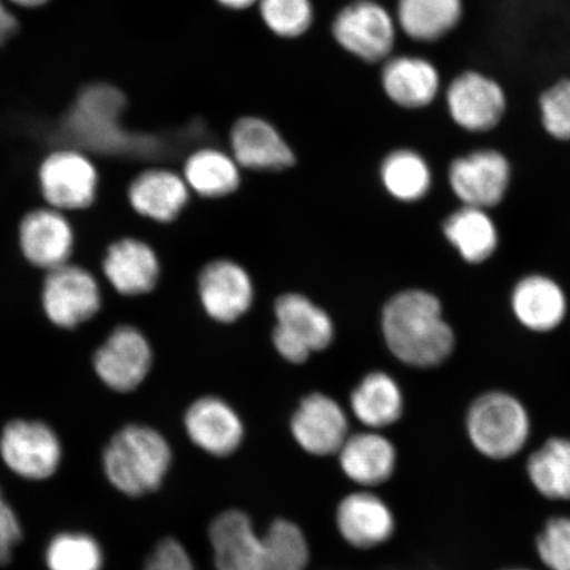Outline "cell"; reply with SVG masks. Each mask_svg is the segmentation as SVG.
I'll use <instances>...</instances> for the list:
<instances>
[{
	"mask_svg": "<svg viewBox=\"0 0 570 570\" xmlns=\"http://www.w3.org/2000/svg\"><path fill=\"white\" fill-rule=\"evenodd\" d=\"M213 570H309L312 548L303 527L276 517L259 529L247 511L226 509L208 527Z\"/></svg>",
	"mask_w": 570,
	"mask_h": 570,
	"instance_id": "6da1fadb",
	"label": "cell"
},
{
	"mask_svg": "<svg viewBox=\"0 0 570 570\" xmlns=\"http://www.w3.org/2000/svg\"><path fill=\"white\" fill-rule=\"evenodd\" d=\"M382 332L389 351L412 367L443 365L455 347L443 305L424 289H407L391 297L382 312Z\"/></svg>",
	"mask_w": 570,
	"mask_h": 570,
	"instance_id": "7a4b0ae2",
	"label": "cell"
},
{
	"mask_svg": "<svg viewBox=\"0 0 570 570\" xmlns=\"http://www.w3.org/2000/svg\"><path fill=\"white\" fill-rule=\"evenodd\" d=\"M175 465L169 440L147 424H127L112 434L102 453L107 481L120 494L148 497L166 484Z\"/></svg>",
	"mask_w": 570,
	"mask_h": 570,
	"instance_id": "3957f363",
	"label": "cell"
},
{
	"mask_svg": "<svg viewBox=\"0 0 570 570\" xmlns=\"http://www.w3.org/2000/svg\"><path fill=\"white\" fill-rule=\"evenodd\" d=\"M466 439L473 451L491 462H508L525 451L532 420L524 403L508 391L483 392L465 415Z\"/></svg>",
	"mask_w": 570,
	"mask_h": 570,
	"instance_id": "277c9868",
	"label": "cell"
},
{
	"mask_svg": "<svg viewBox=\"0 0 570 570\" xmlns=\"http://www.w3.org/2000/svg\"><path fill=\"white\" fill-rule=\"evenodd\" d=\"M395 16L376 0H353L342 7L332 23V35L347 53L367 63H383L394 52Z\"/></svg>",
	"mask_w": 570,
	"mask_h": 570,
	"instance_id": "5b68a950",
	"label": "cell"
},
{
	"mask_svg": "<svg viewBox=\"0 0 570 570\" xmlns=\"http://www.w3.org/2000/svg\"><path fill=\"white\" fill-rule=\"evenodd\" d=\"M273 342L282 358L301 365L312 353L324 351L334 338L330 315L308 297L284 294L275 303Z\"/></svg>",
	"mask_w": 570,
	"mask_h": 570,
	"instance_id": "8992f818",
	"label": "cell"
},
{
	"mask_svg": "<svg viewBox=\"0 0 570 570\" xmlns=\"http://www.w3.org/2000/svg\"><path fill=\"white\" fill-rule=\"evenodd\" d=\"M0 459L20 479L46 481L61 466V440L51 425L40 420H11L0 433Z\"/></svg>",
	"mask_w": 570,
	"mask_h": 570,
	"instance_id": "52a82bcc",
	"label": "cell"
},
{
	"mask_svg": "<svg viewBox=\"0 0 570 570\" xmlns=\"http://www.w3.org/2000/svg\"><path fill=\"white\" fill-rule=\"evenodd\" d=\"M288 433L294 444L312 459H336L352 433L347 411L324 392L301 399L289 417Z\"/></svg>",
	"mask_w": 570,
	"mask_h": 570,
	"instance_id": "ba28073f",
	"label": "cell"
},
{
	"mask_svg": "<svg viewBox=\"0 0 570 570\" xmlns=\"http://www.w3.org/2000/svg\"><path fill=\"white\" fill-rule=\"evenodd\" d=\"M397 517L377 490L353 489L334 510V527L345 546L358 552L381 550L397 533Z\"/></svg>",
	"mask_w": 570,
	"mask_h": 570,
	"instance_id": "9c48e42d",
	"label": "cell"
},
{
	"mask_svg": "<svg viewBox=\"0 0 570 570\" xmlns=\"http://www.w3.org/2000/svg\"><path fill=\"white\" fill-rule=\"evenodd\" d=\"M185 436L197 452L213 460H229L244 448L247 428L238 410L216 395L197 397L185 410Z\"/></svg>",
	"mask_w": 570,
	"mask_h": 570,
	"instance_id": "30bf717a",
	"label": "cell"
},
{
	"mask_svg": "<svg viewBox=\"0 0 570 570\" xmlns=\"http://www.w3.org/2000/svg\"><path fill=\"white\" fill-rule=\"evenodd\" d=\"M445 104L453 124L470 134L494 130L509 109L502 85L479 70H465L454 77L445 89Z\"/></svg>",
	"mask_w": 570,
	"mask_h": 570,
	"instance_id": "8fae6325",
	"label": "cell"
},
{
	"mask_svg": "<svg viewBox=\"0 0 570 570\" xmlns=\"http://www.w3.org/2000/svg\"><path fill=\"white\" fill-rule=\"evenodd\" d=\"M41 298L48 320L62 330H76L87 323L102 305L96 277L88 269L69 263L48 271Z\"/></svg>",
	"mask_w": 570,
	"mask_h": 570,
	"instance_id": "7c38bea8",
	"label": "cell"
},
{
	"mask_svg": "<svg viewBox=\"0 0 570 570\" xmlns=\"http://www.w3.org/2000/svg\"><path fill=\"white\" fill-rule=\"evenodd\" d=\"M511 175V164L502 153L483 148L455 158L448 178L462 205L489 210L503 202Z\"/></svg>",
	"mask_w": 570,
	"mask_h": 570,
	"instance_id": "4fadbf2b",
	"label": "cell"
},
{
	"mask_svg": "<svg viewBox=\"0 0 570 570\" xmlns=\"http://www.w3.org/2000/svg\"><path fill=\"white\" fill-rule=\"evenodd\" d=\"M153 347L138 327L120 325L107 337L92 358L105 386L120 394L137 390L151 372Z\"/></svg>",
	"mask_w": 570,
	"mask_h": 570,
	"instance_id": "5bb4252c",
	"label": "cell"
},
{
	"mask_svg": "<svg viewBox=\"0 0 570 570\" xmlns=\"http://www.w3.org/2000/svg\"><path fill=\"white\" fill-rule=\"evenodd\" d=\"M336 462L354 489L381 490L395 479L401 452L387 434L362 430L351 433Z\"/></svg>",
	"mask_w": 570,
	"mask_h": 570,
	"instance_id": "9a60e30c",
	"label": "cell"
},
{
	"mask_svg": "<svg viewBox=\"0 0 570 570\" xmlns=\"http://www.w3.org/2000/svg\"><path fill=\"white\" fill-rule=\"evenodd\" d=\"M125 98L106 85H97L82 92L67 120L70 134L98 149H125L135 139L120 130L119 112Z\"/></svg>",
	"mask_w": 570,
	"mask_h": 570,
	"instance_id": "2e32d148",
	"label": "cell"
},
{
	"mask_svg": "<svg viewBox=\"0 0 570 570\" xmlns=\"http://www.w3.org/2000/svg\"><path fill=\"white\" fill-rule=\"evenodd\" d=\"M39 180L42 196L53 209L81 210L96 202L97 169L76 151L49 155L40 168Z\"/></svg>",
	"mask_w": 570,
	"mask_h": 570,
	"instance_id": "e0dca14e",
	"label": "cell"
},
{
	"mask_svg": "<svg viewBox=\"0 0 570 570\" xmlns=\"http://www.w3.org/2000/svg\"><path fill=\"white\" fill-rule=\"evenodd\" d=\"M198 295L206 315L217 323L233 324L252 308L254 284L237 262L217 259L199 274Z\"/></svg>",
	"mask_w": 570,
	"mask_h": 570,
	"instance_id": "ac0fdd59",
	"label": "cell"
},
{
	"mask_svg": "<svg viewBox=\"0 0 570 570\" xmlns=\"http://www.w3.org/2000/svg\"><path fill=\"white\" fill-rule=\"evenodd\" d=\"M232 155L240 168L279 173L294 167L295 153L277 128L261 117H244L230 131Z\"/></svg>",
	"mask_w": 570,
	"mask_h": 570,
	"instance_id": "d6986e66",
	"label": "cell"
},
{
	"mask_svg": "<svg viewBox=\"0 0 570 570\" xmlns=\"http://www.w3.org/2000/svg\"><path fill=\"white\" fill-rule=\"evenodd\" d=\"M19 244L31 265L51 271L67 265L73 253V227L60 210L36 209L21 219Z\"/></svg>",
	"mask_w": 570,
	"mask_h": 570,
	"instance_id": "ffe728a7",
	"label": "cell"
},
{
	"mask_svg": "<svg viewBox=\"0 0 570 570\" xmlns=\"http://www.w3.org/2000/svg\"><path fill=\"white\" fill-rule=\"evenodd\" d=\"M381 83L390 101L405 110H423L440 96L441 76L436 66L420 56H391L383 62Z\"/></svg>",
	"mask_w": 570,
	"mask_h": 570,
	"instance_id": "44dd1931",
	"label": "cell"
},
{
	"mask_svg": "<svg viewBox=\"0 0 570 570\" xmlns=\"http://www.w3.org/2000/svg\"><path fill=\"white\" fill-rule=\"evenodd\" d=\"M104 274L111 287L124 296L151 292L160 277V261L155 249L137 238H124L107 248Z\"/></svg>",
	"mask_w": 570,
	"mask_h": 570,
	"instance_id": "7402d4cb",
	"label": "cell"
},
{
	"mask_svg": "<svg viewBox=\"0 0 570 570\" xmlns=\"http://www.w3.org/2000/svg\"><path fill=\"white\" fill-rule=\"evenodd\" d=\"M511 309L525 330L548 333L566 320L568 301L558 282L533 274L517 283L511 294Z\"/></svg>",
	"mask_w": 570,
	"mask_h": 570,
	"instance_id": "603a6c76",
	"label": "cell"
},
{
	"mask_svg": "<svg viewBox=\"0 0 570 570\" xmlns=\"http://www.w3.org/2000/svg\"><path fill=\"white\" fill-rule=\"evenodd\" d=\"M348 407L363 430L381 431L401 422L405 399L394 377L383 372L363 376L348 396Z\"/></svg>",
	"mask_w": 570,
	"mask_h": 570,
	"instance_id": "cb8c5ba5",
	"label": "cell"
},
{
	"mask_svg": "<svg viewBox=\"0 0 570 570\" xmlns=\"http://www.w3.org/2000/svg\"><path fill=\"white\" fill-rule=\"evenodd\" d=\"M189 190L184 177L173 170L149 169L131 183L128 202L140 216L155 223L169 224L187 206Z\"/></svg>",
	"mask_w": 570,
	"mask_h": 570,
	"instance_id": "d4e9b609",
	"label": "cell"
},
{
	"mask_svg": "<svg viewBox=\"0 0 570 570\" xmlns=\"http://www.w3.org/2000/svg\"><path fill=\"white\" fill-rule=\"evenodd\" d=\"M463 0H397L395 19L407 38L431 45L446 38L461 24Z\"/></svg>",
	"mask_w": 570,
	"mask_h": 570,
	"instance_id": "484cf974",
	"label": "cell"
},
{
	"mask_svg": "<svg viewBox=\"0 0 570 570\" xmlns=\"http://www.w3.org/2000/svg\"><path fill=\"white\" fill-rule=\"evenodd\" d=\"M527 481L548 502L570 503V438L551 436L527 455Z\"/></svg>",
	"mask_w": 570,
	"mask_h": 570,
	"instance_id": "4316f807",
	"label": "cell"
},
{
	"mask_svg": "<svg viewBox=\"0 0 570 570\" xmlns=\"http://www.w3.org/2000/svg\"><path fill=\"white\" fill-rule=\"evenodd\" d=\"M444 235L470 265L490 259L499 244L498 229L488 210L466 205L445 219Z\"/></svg>",
	"mask_w": 570,
	"mask_h": 570,
	"instance_id": "83f0119b",
	"label": "cell"
},
{
	"mask_svg": "<svg viewBox=\"0 0 570 570\" xmlns=\"http://www.w3.org/2000/svg\"><path fill=\"white\" fill-rule=\"evenodd\" d=\"M189 189L205 198L233 195L240 185V167L233 155L206 147L191 154L184 166Z\"/></svg>",
	"mask_w": 570,
	"mask_h": 570,
	"instance_id": "f1b7e54d",
	"label": "cell"
},
{
	"mask_svg": "<svg viewBox=\"0 0 570 570\" xmlns=\"http://www.w3.org/2000/svg\"><path fill=\"white\" fill-rule=\"evenodd\" d=\"M381 180L387 194L397 202L416 203L432 188V169L423 155L410 148H399L384 158Z\"/></svg>",
	"mask_w": 570,
	"mask_h": 570,
	"instance_id": "f546056e",
	"label": "cell"
},
{
	"mask_svg": "<svg viewBox=\"0 0 570 570\" xmlns=\"http://www.w3.org/2000/svg\"><path fill=\"white\" fill-rule=\"evenodd\" d=\"M48 570H102L101 544L87 532L67 531L55 534L46 548Z\"/></svg>",
	"mask_w": 570,
	"mask_h": 570,
	"instance_id": "4dcf8cb0",
	"label": "cell"
},
{
	"mask_svg": "<svg viewBox=\"0 0 570 570\" xmlns=\"http://www.w3.org/2000/svg\"><path fill=\"white\" fill-rule=\"evenodd\" d=\"M259 16L268 30L282 39H297L315 21L312 0H259Z\"/></svg>",
	"mask_w": 570,
	"mask_h": 570,
	"instance_id": "1f68e13d",
	"label": "cell"
},
{
	"mask_svg": "<svg viewBox=\"0 0 570 570\" xmlns=\"http://www.w3.org/2000/svg\"><path fill=\"white\" fill-rule=\"evenodd\" d=\"M534 553L547 570H570V515L546 520L534 538Z\"/></svg>",
	"mask_w": 570,
	"mask_h": 570,
	"instance_id": "d6a6232c",
	"label": "cell"
},
{
	"mask_svg": "<svg viewBox=\"0 0 570 570\" xmlns=\"http://www.w3.org/2000/svg\"><path fill=\"white\" fill-rule=\"evenodd\" d=\"M539 116L551 138L570 141V78H561L541 92Z\"/></svg>",
	"mask_w": 570,
	"mask_h": 570,
	"instance_id": "836d02e7",
	"label": "cell"
},
{
	"mask_svg": "<svg viewBox=\"0 0 570 570\" xmlns=\"http://www.w3.org/2000/svg\"><path fill=\"white\" fill-rule=\"evenodd\" d=\"M141 570H199V567L188 547L168 534L156 541Z\"/></svg>",
	"mask_w": 570,
	"mask_h": 570,
	"instance_id": "e575fe53",
	"label": "cell"
},
{
	"mask_svg": "<svg viewBox=\"0 0 570 570\" xmlns=\"http://www.w3.org/2000/svg\"><path fill=\"white\" fill-rule=\"evenodd\" d=\"M23 540V529L17 512L6 501L2 488H0V568L7 567L12 561L13 551Z\"/></svg>",
	"mask_w": 570,
	"mask_h": 570,
	"instance_id": "d590c367",
	"label": "cell"
},
{
	"mask_svg": "<svg viewBox=\"0 0 570 570\" xmlns=\"http://www.w3.org/2000/svg\"><path fill=\"white\" fill-rule=\"evenodd\" d=\"M18 30V21L0 2V46H3Z\"/></svg>",
	"mask_w": 570,
	"mask_h": 570,
	"instance_id": "8d00e7d4",
	"label": "cell"
},
{
	"mask_svg": "<svg viewBox=\"0 0 570 570\" xmlns=\"http://www.w3.org/2000/svg\"><path fill=\"white\" fill-rule=\"evenodd\" d=\"M219 6L232 11H245L258 6L259 0H216Z\"/></svg>",
	"mask_w": 570,
	"mask_h": 570,
	"instance_id": "74e56055",
	"label": "cell"
},
{
	"mask_svg": "<svg viewBox=\"0 0 570 570\" xmlns=\"http://www.w3.org/2000/svg\"><path fill=\"white\" fill-rule=\"evenodd\" d=\"M12 2H16L20 6H26V7H36V6L45 4L46 2H48V0H12Z\"/></svg>",
	"mask_w": 570,
	"mask_h": 570,
	"instance_id": "f35d334b",
	"label": "cell"
},
{
	"mask_svg": "<svg viewBox=\"0 0 570 570\" xmlns=\"http://www.w3.org/2000/svg\"><path fill=\"white\" fill-rule=\"evenodd\" d=\"M501 570H534V569L527 568V567H509V568H504V569H501Z\"/></svg>",
	"mask_w": 570,
	"mask_h": 570,
	"instance_id": "ab89813d",
	"label": "cell"
}]
</instances>
